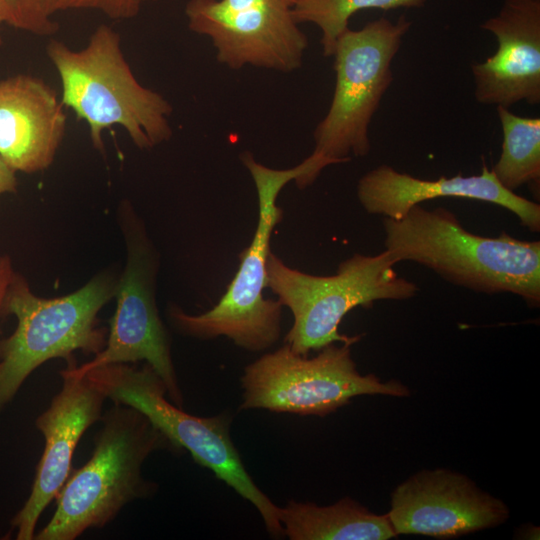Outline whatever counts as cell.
<instances>
[{
  "instance_id": "cell-1",
  "label": "cell",
  "mask_w": 540,
  "mask_h": 540,
  "mask_svg": "<svg viewBox=\"0 0 540 540\" xmlns=\"http://www.w3.org/2000/svg\"><path fill=\"white\" fill-rule=\"evenodd\" d=\"M384 246L397 263L423 265L446 281L485 293H511L540 305V242L502 232L468 231L446 208L413 206L400 219L383 218Z\"/></svg>"
},
{
  "instance_id": "cell-2",
  "label": "cell",
  "mask_w": 540,
  "mask_h": 540,
  "mask_svg": "<svg viewBox=\"0 0 540 540\" xmlns=\"http://www.w3.org/2000/svg\"><path fill=\"white\" fill-rule=\"evenodd\" d=\"M46 52L61 81L62 104L87 123L96 149L103 151L102 133L114 125L140 149L169 140L171 104L136 79L111 27L98 26L83 49L52 39Z\"/></svg>"
},
{
  "instance_id": "cell-3",
  "label": "cell",
  "mask_w": 540,
  "mask_h": 540,
  "mask_svg": "<svg viewBox=\"0 0 540 540\" xmlns=\"http://www.w3.org/2000/svg\"><path fill=\"white\" fill-rule=\"evenodd\" d=\"M101 421L91 458L69 475L56 496L54 515L34 539L74 540L88 529L104 527L126 504L155 490L142 477V465L154 451L174 446L127 405L114 403Z\"/></svg>"
},
{
  "instance_id": "cell-4",
  "label": "cell",
  "mask_w": 540,
  "mask_h": 540,
  "mask_svg": "<svg viewBox=\"0 0 540 540\" xmlns=\"http://www.w3.org/2000/svg\"><path fill=\"white\" fill-rule=\"evenodd\" d=\"M257 191L258 223L251 243L239 255L240 265L226 293L210 310L190 315L179 308L170 310L175 326L184 334L210 339L226 336L248 351H263L277 342L281 334L282 304L265 299L266 263L271 234L282 218L277 206L279 193L290 181L303 188L312 173L307 157L289 169L269 168L255 160L250 152L241 155Z\"/></svg>"
},
{
  "instance_id": "cell-5",
  "label": "cell",
  "mask_w": 540,
  "mask_h": 540,
  "mask_svg": "<svg viewBox=\"0 0 540 540\" xmlns=\"http://www.w3.org/2000/svg\"><path fill=\"white\" fill-rule=\"evenodd\" d=\"M395 265L386 250L375 255L357 253L342 261L336 274L317 276L287 266L270 252L266 287L293 315L285 343L300 355L336 342L355 344L360 336L338 331L348 312L378 300H406L417 295L418 286L399 276Z\"/></svg>"
},
{
  "instance_id": "cell-6",
  "label": "cell",
  "mask_w": 540,
  "mask_h": 540,
  "mask_svg": "<svg viewBox=\"0 0 540 540\" xmlns=\"http://www.w3.org/2000/svg\"><path fill=\"white\" fill-rule=\"evenodd\" d=\"M85 377L106 399L143 414L174 446L186 449L194 461L248 500L259 512L267 531L284 535L280 507L254 483L230 437L226 416L198 417L171 403L163 380L148 365L109 364Z\"/></svg>"
},
{
  "instance_id": "cell-7",
  "label": "cell",
  "mask_w": 540,
  "mask_h": 540,
  "mask_svg": "<svg viewBox=\"0 0 540 540\" xmlns=\"http://www.w3.org/2000/svg\"><path fill=\"white\" fill-rule=\"evenodd\" d=\"M412 22L381 17L360 30L348 28L333 53L335 88L330 107L317 124L310 154L319 173L371 150L369 126L393 81L392 62Z\"/></svg>"
},
{
  "instance_id": "cell-8",
  "label": "cell",
  "mask_w": 540,
  "mask_h": 540,
  "mask_svg": "<svg viewBox=\"0 0 540 540\" xmlns=\"http://www.w3.org/2000/svg\"><path fill=\"white\" fill-rule=\"evenodd\" d=\"M115 289L111 278L99 275L71 294L45 299L15 273L3 309V315L16 317L17 327L0 341V411L46 361L63 358L70 364L77 350L97 354L104 348L106 331L97 326V314Z\"/></svg>"
},
{
  "instance_id": "cell-9",
  "label": "cell",
  "mask_w": 540,
  "mask_h": 540,
  "mask_svg": "<svg viewBox=\"0 0 540 540\" xmlns=\"http://www.w3.org/2000/svg\"><path fill=\"white\" fill-rule=\"evenodd\" d=\"M352 344H330L314 357L295 353L288 344L247 365L241 377L242 409H267L298 415L326 416L361 395L407 397L397 380L361 374Z\"/></svg>"
},
{
  "instance_id": "cell-10",
  "label": "cell",
  "mask_w": 540,
  "mask_h": 540,
  "mask_svg": "<svg viewBox=\"0 0 540 540\" xmlns=\"http://www.w3.org/2000/svg\"><path fill=\"white\" fill-rule=\"evenodd\" d=\"M295 0H189L185 15L191 31L207 36L217 61L292 72L302 65L306 35L293 16Z\"/></svg>"
},
{
  "instance_id": "cell-11",
  "label": "cell",
  "mask_w": 540,
  "mask_h": 540,
  "mask_svg": "<svg viewBox=\"0 0 540 540\" xmlns=\"http://www.w3.org/2000/svg\"><path fill=\"white\" fill-rule=\"evenodd\" d=\"M128 252L125 270L116 283L117 307L104 348L91 361L81 366L68 364L62 372L82 378L97 367L144 360L163 380L170 400L182 407L168 334L154 299L156 262L142 233L129 239Z\"/></svg>"
},
{
  "instance_id": "cell-12",
  "label": "cell",
  "mask_w": 540,
  "mask_h": 540,
  "mask_svg": "<svg viewBox=\"0 0 540 540\" xmlns=\"http://www.w3.org/2000/svg\"><path fill=\"white\" fill-rule=\"evenodd\" d=\"M386 515L396 536L451 539L497 527L508 520L510 511L466 475L437 468L400 483Z\"/></svg>"
},
{
  "instance_id": "cell-13",
  "label": "cell",
  "mask_w": 540,
  "mask_h": 540,
  "mask_svg": "<svg viewBox=\"0 0 540 540\" xmlns=\"http://www.w3.org/2000/svg\"><path fill=\"white\" fill-rule=\"evenodd\" d=\"M63 384L35 426L45 439L31 493L12 519L18 540H32L39 517L70 475L72 457L85 431L102 418L105 396L85 377L60 372Z\"/></svg>"
},
{
  "instance_id": "cell-14",
  "label": "cell",
  "mask_w": 540,
  "mask_h": 540,
  "mask_svg": "<svg viewBox=\"0 0 540 540\" xmlns=\"http://www.w3.org/2000/svg\"><path fill=\"white\" fill-rule=\"evenodd\" d=\"M481 29L497 41L495 53L471 65L475 99L509 108L540 103V0H505Z\"/></svg>"
},
{
  "instance_id": "cell-15",
  "label": "cell",
  "mask_w": 540,
  "mask_h": 540,
  "mask_svg": "<svg viewBox=\"0 0 540 540\" xmlns=\"http://www.w3.org/2000/svg\"><path fill=\"white\" fill-rule=\"evenodd\" d=\"M357 198L368 214L390 219H400L413 206L436 198L483 201L509 210L530 231L540 230V205L504 188L486 165L478 175L429 180L381 164L359 179Z\"/></svg>"
},
{
  "instance_id": "cell-16",
  "label": "cell",
  "mask_w": 540,
  "mask_h": 540,
  "mask_svg": "<svg viewBox=\"0 0 540 540\" xmlns=\"http://www.w3.org/2000/svg\"><path fill=\"white\" fill-rule=\"evenodd\" d=\"M65 128L63 104L40 78L18 74L0 81V156L12 169L49 167Z\"/></svg>"
},
{
  "instance_id": "cell-17",
  "label": "cell",
  "mask_w": 540,
  "mask_h": 540,
  "mask_svg": "<svg viewBox=\"0 0 540 540\" xmlns=\"http://www.w3.org/2000/svg\"><path fill=\"white\" fill-rule=\"evenodd\" d=\"M284 535L291 540H387L396 534L386 514L345 497L326 506L290 501L280 507Z\"/></svg>"
},
{
  "instance_id": "cell-18",
  "label": "cell",
  "mask_w": 540,
  "mask_h": 540,
  "mask_svg": "<svg viewBox=\"0 0 540 540\" xmlns=\"http://www.w3.org/2000/svg\"><path fill=\"white\" fill-rule=\"evenodd\" d=\"M503 141L501 154L491 169L498 182L514 192L523 185L539 187L540 118L514 114L496 106Z\"/></svg>"
},
{
  "instance_id": "cell-19",
  "label": "cell",
  "mask_w": 540,
  "mask_h": 540,
  "mask_svg": "<svg viewBox=\"0 0 540 540\" xmlns=\"http://www.w3.org/2000/svg\"><path fill=\"white\" fill-rule=\"evenodd\" d=\"M427 0H295L293 16L300 23H313L321 30L323 55L333 56L336 42L349 27L355 13L365 9L384 11L397 8H420Z\"/></svg>"
},
{
  "instance_id": "cell-20",
  "label": "cell",
  "mask_w": 540,
  "mask_h": 540,
  "mask_svg": "<svg viewBox=\"0 0 540 540\" xmlns=\"http://www.w3.org/2000/svg\"><path fill=\"white\" fill-rule=\"evenodd\" d=\"M0 14L4 23L38 36L58 30V24L43 11L39 0H0Z\"/></svg>"
},
{
  "instance_id": "cell-21",
  "label": "cell",
  "mask_w": 540,
  "mask_h": 540,
  "mask_svg": "<svg viewBox=\"0 0 540 540\" xmlns=\"http://www.w3.org/2000/svg\"><path fill=\"white\" fill-rule=\"evenodd\" d=\"M158 0H39L43 11L52 16L57 12L90 9L103 13L112 20H128L137 16L142 7Z\"/></svg>"
},
{
  "instance_id": "cell-22",
  "label": "cell",
  "mask_w": 540,
  "mask_h": 540,
  "mask_svg": "<svg viewBox=\"0 0 540 540\" xmlns=\"http://www.w3.org/2000/svg\"><path fill=\"white\" fill-rule=\"evenodd\" d=\"M14 275L10 258L6 255H0V317L3 315L6 295Z\"/></svg>"
},
{
  "instance_id": "cell-23",
  "label": "cell",
  "mask_w": 540,
  "mask_h": 540,
  "mask_svg": "<svg viewBox=\"0 0 540 540\" xmlns=\"http://www.w3.org/2000/svg\"><path fill=\"white\" fill-rule=\"evenodd\" d=\"M16 171L12 169L0 156V196L16 191Z\"/></svg>"
},
{
  "instance_id": "cell-24",
  "label": "cell",
  "mask_w": 540,
  "mask_h": 540,
  "mask_svg": "<svg viewBox=\"0 0 540 540\" xmlns=\"http://www.w3.org/2000/svg\"><path fill=\"white\" fill-rule=\"evenodd\" d=\"M516 536H519V538H532L531 536H533V539L537 538L539 539V528L538 527H535V526H530V525H527L526 527H521L520 530H519V533L516 535Z\"/></svg>"
},
{
  "instance_id": "cell-25",
  "label": "cell",
  "mask_w": 540,
  "mask_h": 540,
  "mask_svg": "<svg viewBox=\"0 0 540 540\" xmlns=\"http://www.w3.org/2000/svg\"><path fill=\"white\" fill-rule=\"evenodd\" d=\"M3 23V19H2V16L0 14V24ZM2 37H1V34H0V45L2 44Z\"/></svg>"
}]
</instances>
